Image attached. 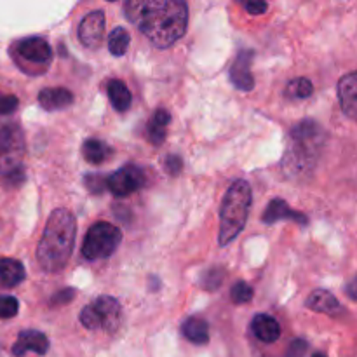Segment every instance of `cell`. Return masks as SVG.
<instances>
[{
	"label": "cell",
	"mask_w": 357,
	"mask_h": 357,
	"mask_svg": "<svg viewBox=\"0 0 357 357\" xmlns=\"http://www.w3.org/2000/svg\"><path fill=\"white\" fill-rule=\"evenodd\" d=\"M164 167H166V171L171 176H176V174L181 173L183 160H181V157H178L176 153H171V155H167L166 159H164Z\"/></svg>",
	"instance_id": "29"
},
{
	"label": "cell",
	"mask_w": 357,
	"mask_h": 357,
	"mask_svg": "<svg viewBox=\"0 0 357 357\" xmlns=\"http://www.w3.org/2000/svg\"><path fill=\"white\" fill-rule=\"evenodd\" d=\"M20 101L13 94H0V115H9L13 114L17 108Z\"/></svg>",
	"instance_id": "28"
},
{
	"label": "cell",
	"mask_w": 357,
	"mask_h": 357,
	"mask_svg": "<svg viewBox=\"0 0 357 357\" xmlns=\"http://www.w3.org/2000/svg\"><path fill=\"white\" fill-rule=\"evenodd\" d=\"M124 10L128 20L159 49L171 47L187 31L188 6L183 0H129Z\"/></svg>",
	"instance_id": "1"
},
{
	"label": "cell",
	"mask_w": 357,
	"mask_h": 357,
	"mask_svg": "<svg viewBox=\"0 0 357 357\" xmlns=\"http://www.w3.org/2000/svg\"><path fill=\"white\" fill-rule=\"evenodd\" d=\"M169 122L171 115L169 112L164 110V108H159V110L153 114V117L150 119V122L146 124V136H149L152 145H162L164 139H166V131Z\"/></svg>",
	"instance_id": "16"
},
{
	"label": "cell",
	"mask_w": 357,
	"mask_h": 357,
	"mask_svg": "<svg viewBox=\"0 0 357 357\" xmlns=\"http://www.w3.org/2000/svg\"><path fill=\"white\" fill-rule=\"evenodd\" d=\"M82 153H84V157H86L87 162L98 166V164H103L105 160L110 157L112 149L107 145V143L101 142V139L89 138L86 143H84Z\"/></svg>",
	"instance_id": "21"
},
{
	"label": "cell",
	"mask_w": 357,
	"mask_h": 357,
	"mask_svg": "<svg viewBox=\"0 0 357 357\" xmlns=\"http://www.w3.org/2000/svg\"><path fill=\"white\" fill-rule=\"evenodd\" d=\"M26 275L24 267L21 261L13 260V258H2L0 260V282L7 288H14V286L21 284Z\"/></svg>",
	"instance_id": "17"
},
{
	"label": "cell",
	"mask_w": 357,
	"mask_h": 357,
	"mask_svg": "<svg viewBox=\"0 0 357 357\" xmlns=\"http://www.w3.org/2000/svg\"><path fill=\"white\" fill-rule=\"evenodd\" d=\"M73 298V289H66V291H59L58 295L52 298L51 303H54V305H58V303H63V302H70V300Z\"/></svg>",
	"instance_id": "32"
},
{
	"label": "cell",
	"mask_w": 357,
	"mask_h": 357,
	"mask_svg": "<svg viewBox=\"0 0 357 357\" xmlns=\"http://www.w3.org/2000/svg\"><path fill=\"white\" fill-rule=\"evenodd\" d=\"M121 305L112 296H100L80 312V323L91 331H115L121 324Z\"/></svg>",
	"instance_id": "6"
},
{
	"label": "cell",
	"mask_w": 357,
	"mask_h": 357,
	"mask_svg": "<svg viewBox=\"0 0 357 357\" xmlns=\"http://www.w3.org/2000/svg\"><path fill=\"white\" fill-rule=\"evenodd\" d=\"M338 98L340 107L349 119H356L357 112V75L356 72L347 73L338 82Z\"/></svg>",
	"instance_id": "13"
},
{
	"label": "cell",
	"mask_w": 357,
	"mask_h": 357,
	"mask_svg": "<svg viewBox=\"0 0 357 357\" xmlns=\"http://www.w3.org/2000/svg\"><path fill=\"white\" fill-rule=\"evenodd\" d=\"M223 275H225V271H223V268L220 267L209 268V271H206L204 274H202L201 286L204 289H208V291H215V289H218L220 286H222Z\"/></svg>",
	"instance_id": "24"
},
{
	"label": "cell",
	"mask_w": 357,
	"mask_h": 357,
	"mask_svg": "<svg viewBox=\"0 0 357 357\" xmlns=\"http://www.w3.org/2000/svg\"><path fill=\"white\" fill-rule=\"evenodd\" d=\"M17 310H20V303L14 296H0V319H10L16 316Z\"/></svg>",
	"instance_id": "26"
},
{
	"label": "cell",
	"mask_w": 357,
	"mask_h": 357,
	"mask_svg": "<svg viewBox=\"0 0 357 357\" xmlns=\"http://www.w3.org/2000/svg\"><path fill=\"white\" fill-rule=\"evenodd\" d=\"M79 38L86 47H96L105 33V14L103 10H93L86 14L79 24Z\"/></svg>",
	"instance_id": "8"
},
{
	"label": "cell",
	"mask_w": 357,
	"mask_h": 357,
	"mask_svg": "<svg viewBox=\"0 0 357 357\" xmlns=\"http://www.w3.org/2000/svg\"><path fill=\"white\" fill-rule=\"evenodd\" d=\"M49 349V340L44 333L35 330L21 331L16 344L13 345V354L16 357H23L26 352H35L38 356H44Z\"/></svg>",
	"instance_id": "10"
},
{
	"label": "cell",
	"mask_w": 357,
	"mask_h": 357,
	"mask_svg": "<svg viewBox=\"0 0 357 357\" xmlns=\"http://www.w3.org/2000/svg\"><path fill=\"white\" fill-rule=\"evenodd\" d=\"M307 352V342L295 340L288 351V357H303Z\"/></svg>",
	"instance_id": "30"
},
{
	"label": "cell",
	"mask_w": 357,
	"mask_h": 357,
	"mask_svg": "<svg viewBox=\"0 0 357 357\" xmlns=\"http://www.w3.org/2000/svg\"><path fill=\"white\" fill-rule=\"evenodd\" d=\"M86 187L93 194H101L107 188V178L101 176V174H87Z\"/></svg>",
	"instance_id": "27"
},
{
	"label": "cell",
	"mask_w": 357,
	"mask_h": 357,
	"mask_svg": "<svg viewBox=\"0 0 357 357\" xmlns=\"http://www.w3.org/2000/svg\"><path fill=\"white\" fill-rule=\"evenodd\" d=\"M77 223L68 209H54L45 223L37 246V260L45 272H59L66 267L75 246Z\"/></svg>",
	"instance_id": "2"
},
{
	"label": "cell",
	"mask_w": 357,
	"mask_h": 357,
	"mask_svg": "<svg viewBox=\"0 0 357 357\" xmlns=\"http://www.w3.org/2000/svg\"><path fill=\"white\" fill-rule=\"evenodd\" d=\"M122 243V232L119 227L107 222H98L87 230L82 244V255L87 260H105L117 251Z\"/></svg>",
	"instance_id": "5"
},
{
	"label": "cell",
	"mask_w": 357,
	"mask_h": 357,
	"mask_svg": "<svg viewBox=\"0 0 357 357\" xmlns=\"http://www.w3.org/2000/svg\"><path fill=\"white\" fill-rule=\"evenodd\" d=\"M326 145V132L312 119L298 122L289 132L288 146L282 157V169L291 178H303L316 167Z\"/></svg>",
	"instance_id": "3"
},
{
	"label": "cell",
	"mask_w": 357,
	"mask_h": 357,
	"mask_svg": "<svg viewBox=\"0 0 357 357\" xmlns=\"http://www.w3.org/2000/svg\"><path fill=\"white\" fill-rule=\"evenodd\" d=\"M17 52L23 59L31 63H38V65H44V63L51 61L52 51L51 45L40 37H28L23 38L17 45Z\"/></svg>",
	"instance_id": "11"
},
{
	"label": "cell",
	"mask_w": 357,
	"mask_h": 357,
	"mask_svg": "<svg viewBox=\"0 0 357 357\" xmlns=\"http://www.w3.org/2000/svg\"><path fill=\"white\" fill-rule=\"evenodd\" d=\"M253 56V51H241L230 66V79L239 91H251L255 87V77L251 73Z\"/></svg>",
	"instance_id": "9"
},
{
	"label": "cell",
	"mask_w": 357,
	"mask_h": 357,
	"mask_svg": "<svg viewBox=\"0 0 357 357\" xmlns=\"http://www.w3.org/2000/svg\"><path fill=\"white\" fill-rule=\"evenodd\" d=\"M146 185V174L143 173L142 167L128 166L121 167L114 174L107 178V188L115 195V197H129L131 194L138 192Z\"/></svg>",
	"instance_id": "7"
},
{
	"label": "cell",
	"mask_w": 357,
	"mask_h": 357,
	"mask_svg": "<svg viewBox=\"0 0 357 357\" xmlns=\"http://www.w3.org/2000/svg\"><path fill=\"white\" fill-rule=\"evenodd\" d=\"M38 103L44 110H63L73 103V94L65 87H47L38 94Z\"/></svg>",
	"instance_id": "14"
},
{
	"label": "cell",
	"mask_w": 357,
	"mask_h": 357,
	"mask_svg": "<svg viewBox=\"0 0 357 357\" xmlns=\"http://www.w3.org/2000/svg\"><path fill=\"white\" fill-rule=\"evenodd\" d=\"M312 357H326V356H324L323 352H316V354H314Z\"/></svg>",
	"instance_id": "33"
},
{
	"label": "cell",
	"mask_w": 357,
	"mask_h": 357,
	"mask_svg": "<svg viewBox=\"0 0 357 357\" xmlns=\"http://www.w3.org/2000/svg\"><path fill=\"white\" fill-rule=\"evenodd\" d=\"M251 201H253V194L246 180H237L230 185L223 197L222 209H220V246L230 244L243 232L248 216H250Z\"/></svg>",
	"instance_id": "4"
},
{
	"label": "cell",
	"mask_w": 357,
	"mask_h": 357,
	"mask_svg": "<svg viewBox=\"0 0 357 357\" xmlns=\"http://www.w3.org/2000/svg\"><path fill=\"white\" fill-rule=\"evenodd\" d=\"M279 220H295L298 225H309V218L305 215L293 211L288 206V202L282 201V199H274V201L268 202L267 209H265L264 223L272 225V223L279 222Z\"/></svg>",
	"instance_id": "12"
},
{
	"label": "cell",
	"mask_w": 357,
	"mask_h": 357,
	"mask_svg": "<svg viewBox=\"0 0 357 357\" xmlns=\"http://www.w3.org/2000/svg\"><path fill=\"white\" fill-rule=\"evenodd\" d=\"M307 307L310 310L323 314H335L337 310H340L338 300L330 291H324V289H317V291L310 293V296L307 298Z\"/></svg>",
	"instance_id": "20"
},
{
	"label": "cell",
	"mask_w": 357,
	"mask_h": 357,
	"mask_svg": "<svg viewBox=\"0 0 357 357\" xmlns=\"http://www.w3.org/2000/svg\"><path fill=\"white\" fill-rule=\"evenodd\" d=\"M230 298H232V302L237 303V305L251 302V298H253V288L244 281L236 282V284L232 286V289H230Z\"/></svg>",
	"instance_id": "25"
},
{
	"label": "cell",
	"mask_w": 357,
	"mask_h": 357,
	"mask_svg": "<svg viewBox=\"0 0 357 357\" xmlns=\"http://www.w3.org/2000/svg\"><path fill=\"white\" fill-rule=\"evenodd\" d=\"M314 93V86L309 79L305 77H300V79L291 80L286 87V96L291 98V100H305L310 94Z\"/></svg>",
	"instance_id": "23"
},
{
	"label": "cell",
	"mask_w": 357,
	"mask_h": 357,
	"mask_svg": "<svg viewBox=\"0 0 357 357\" xmlns=\"http://www.w3.org/2000/svg\"><path fill=\"white\" fill-rule=\"evenodd\" d=\"M244 7H246V10L250 14L258 16V14H264L265 10L268 9V3L267 2H246L244 3Z\"/></svg>",
	"instance_id": "31"
},
{
	"label": "cell",
	"mask_w": 357,
	"mask_h": 357,
	"mask_svg": "<svg viewBox=\"0 0 357 357\" xmlns=\"http://www.w3.org/2000/svg\"><path fill=\"white\" fill-rule=\"evenodd\" d=\"M251 331L264 344H274L281 337L279 323L272 316H267V314H260V316L255 317L253 323H251Z\"/></svg>",
	"instance_id": "15"
},
{
	"label": "cell",
	"mask_w": 357,
	"mask_h": 357,
	"mask_svg": "<svg viewBox=\"0 0 357 357\" xmlns=\"http://www.w3.org/2000/svg\"><path fill=\"white\" fill-rule=\"evenodd\" d=\"M185 338L195 345H204L209 342V326L208 321L201 317H188L181 326Z\"/></svg>",
	"instance_id": "18"
},
{
	"label": "cell",
	"mask_w": 357,
	"mask_h": 357,
	"mask_svg": "<svg viewBox=\"0 0 357 357\" xmlns=\"http://www.w3.org/2000/svg\"><path fill=\"white\" fill-rule=\"evenodd\" d=\"M129 42H131V35L122 26L114 28L108 35V49L114 56H124L129 47Z\"/></svg>",
	"instance_id": "22"
},
{
	"label": "cell",
	"mask_w": 357,
	"mask_h": 357,
	"mask_svg": "<svg viewBox=\"0 0 357 357\" xmlns=\"http://www.w3.org/2000/svg\"><path fill=\"white\" fill-rule=\"evenodd\" d=\"M107 93L108 96H110L112 107H114L117 112H126L129 107H131L132 103L131 91L128 89V86H126L122 80H117V79L110 80V82L107 84Z\"/></svg>",
	"instance_id": "19"
}]
</instances>
